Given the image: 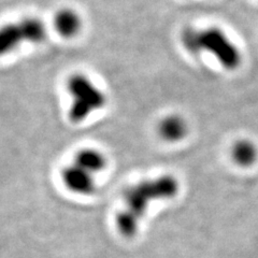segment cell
<instances>
[{"mask_svg":"<svg viewBox=\"0 0 258 258\" xmlns=\"http://www.w3.org/2000/svg\"><path fill=\"white\" fill-rule=\"evenodd\" d=\"M177 190V183L171 176H163L137 184L126 194L125 210L120 213L117 225L119 230L131 236L138 227V223L150 203L157 199L171 198Z\"/></svg>","mask_w":258,"mask_h":258,"instance_id":"obj_2","label":"cell"},{"mask_svg":"<svg viewBox=\"0 0 258 258\" xmlns=\"http://www.w3.org/2000/svg\"><path fill=\"white\" fill-rule=\"evenodd\" d=\"M106 167V158L99 151L85 149L80 151L71 164L62 171L66 187L78 195H90L96 188V175Z\"/></svg>","mask_w":258,"mask_h":258,"instance_id":"obj_3","label":"cell"},{"mask_svg":"<svg viewBox=\"0 0 258 258\" xmlns=\"http://www.w3.org/2000/svg\"><path fill=\"white\" fill-rule=\"evenodd\" d=\"M82 26L83 22L80 14L69 8L60 9L54 16V28L62 38L70 39L78 36Z\"/></svg>","mask_w":258,"mask_h":258,"instance_id":"obj_6","label":"cell"},{"mask_svg":"<svg viewBox=\"0 0 258 258\" xmlns=\"http://www.w3.org/2000/svg\"><path fill=\"white\" fill-rule=\"evenodd\" d=\"M47 37V28L42 20L25 18L0 27V57L12 53L24 43L38 44Z\"/></svg>","mask_w":258,"mask_h":258,"instance_id":"obj_5","label":"cell"},{"mask_svg":"<svg viewBox=\"0 0 258 258\" xmlns=\"http://www.w3.org/2000/svg\"><path fill=\"white\" fill-rule=\"evenodd\" d=\"M159 135L163 139L175 142L183 139L187 133V125L179 115H169L161 119L158 126Z\"/></svg>","mask_w":258,"mask_h":258,"instance_id":"obj_7","label":"cell"},{"mask_svg":"<svg viewBox=\"0 0 258 258\" xmlns=\"http://www.w3.org/2000/svg\"><path fill=\"white\" fill-rule=\"evenodd\" d=\"M66 87L72 99L69 109V117L72 122H83L93 113L106 106V94L85 75L70 76Z\"/></svg>","mask_w":258,"mask_h":258,"instance_id":"obj_4","label":"cell"},{"mask_svg":"<svg viewBox=\"0 0 258 258\" xmlns=\"http://www.w3.org/2000/svg\"><path fill=\"white\" fill-rule=\"evenodd\" d=\"M232 158L241 166L252 165L257 158L255 144L248 140H240L232 148Z\"/></svg>","mask_w":258,"mask_h":258,"instance_id":"obj_8","label":"cell"},{"mask_svg":"<svg viewBox=\"0 0 258 258\" xmlns=\"http://www.w3.org/2000/svg\"><path fill=\"white\" fill-rule=\"evenodd\" d=\"M181 42L190 54H209L226 70H236L242 62L238 45L219 27L188 28L182 32Z\"/></svg>","mask_w":258,"mask_h":258,"instance_id":"obj_1","label":"cell"}]
</instances>
